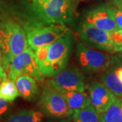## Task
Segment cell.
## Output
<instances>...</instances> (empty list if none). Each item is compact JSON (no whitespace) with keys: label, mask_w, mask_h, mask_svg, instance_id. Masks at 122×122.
Wrapping results in <instances>:
<instances>
[{"label":"cell","mask_w":122,"mask_h":122,"mask_svg":"<svg viewBox=\"0 0 122 122\" xmlns=\"http://www.w3.org/2000/svg\"><path fill=\"white\" fill-rule=\"evenodd\" d=\"M29 47L26 32L14 20L0 15V49L3 55V67L7 71L10 62Z\"/></svg>","instance_id":"6da1fadb"},{"label":"cell","mask_w":122,"mask_h":122,"mask_svg":"<svg viewBox=\"0 0 122 122\" xmlns=\"http://www.w3.org/2000/svg\"><path fill=\"white\" fill-rule=\"evenodd\" d=\"M73 48V39L66 34L50 45L48 56L39 66L45 77H52L68 64Z\"/></svg>","instance_id":"7a4b0ae2"},{"label":"cell","mask_w":122,"mask_h":122,"mask_svg":"<svg viewBox=\"0 0 122 122\" xmlns=\"http://www.w3.org/2000/svg\"><path fill=\"white\" fill-rule=\"evenodd\" d=\"M75 2V0H48L32 10L44 23L65 25L73 20Z\"/></svg>","instance_id":"3957f363"},{"label":"cell","mask_w":122,"mask_h":122,"mask_svg":"<svg viewBox=\"0 0 122 122\" xmlns=\"http://www.w3.org/2000/svg\"><path fill=\"white\" fill-rule=\"evenodd\" d=\"M37 106L44 115L54 119L68 118L73 110L68 106L63 95L48 84L39 96Z\"/></svg>","instance_id":"277c9868"},{"label":"cell","mask_w":122,"mask_h":122,"mask_svg":"<svg viewBox=\"0 0 122 122\" xmlns=\"http://www.w3.org/2000/svg\"><path fill=\"white\" fill-rule=\"evenodd\" d=\"M29 46L33 50L46 45H51L61 37L69 34V29L61 24L48 25H25Z\"/></svg>","instance_id":"5b68a950"},{"label":"cell","mask_w":122,"mask_h":122,"mask_svg":"<svg viewBox=\"0 0 122 122\" xmlns=\"http://www.w3.org/2000/svg\"><path fill=\"white\" fill-rule=\"evenodd\" d=\"M7 71L9 78L14 81L22 75L31 76L37 81H42L45 78L37 60L35 50L29 46L14 58Z\"/></svg>","instance_id":"8992f818"},{"label":"cell","mask_w":122,"mask_h":122,"mask_svg":"<svg viewBox=\"0 0 122 122\" xmlns=\"http://www.w3.org/2000/svg\"><path fill=\"white\" fill-rule=\"evenodd\" d=\"M76 58L81 68L87 73H102L111 62L109 54L92 49L83 43L77 46Z\"/></svg>","instance_id":"52a82bcc"},{"label":"cell","mask_w":122,"mask_h":122,"mask_svg":"<svg viewBox=\"0 0 122 122\" xmlns=\"http://www.w3.org/2000/svg\"><path fill=\"white\" fill-rule=\"evenodd\" d=\"M48 84L58 92H84L86 90L85 76L75 66L64 69L48 81Z\"/></svg>","instance_id":"ba28073f"},{"label":"cell","mask_w":122,"mask_h":122,"mask_svg":"<svg viewBox=\"0 0 122 122\" xmlns=\"http://www.w3.org/2000/svg\"><path fill=\"white\" fill-rule=\"evenodd\" d=\"M78 33L83 42L92 48L113 52L117 46L111 38V33L83 22L78 29Z\"/></svg>","instance_id":"9c48e42d"},{"label":"cell","mask_w":122,"mask_h":122,"mask_svg":"<svg viewBox=\"0 0 122 122\" xmlns=\"http://www.w3.org/2000/svg\"><path fill=\"white\" fill-rule=\"evenodd\" d=\"M85 22L110 33L119 29L115 22L113 8L109 5H101L87 12Z\"/></svg>","instance_id":"30bf717a"},{"label":"cell","mask_w":122,"mask_h":122,"mask_svg":"<svg viewBox=\"0 0 122 122\" xmlns=\"http://www.w3.org/2000/svg\"><path fill=\"white\" fill-rule=\"evenodd\" d=\"M91 105L98 113H103L109 109L116 100L115 96L102 83L94 81L87 87Z\"/></svg>","instance_id":"8fae6325"},{"label":"cell","mask_w":122,"mask_h":122,"mask_svg":"<svg viewBox=\"0 0 122 122\" xmlns=\"http://www.w3.org/2000/svg\"><path fill=\"white\" fill-rule=\"evenodd\" d=\"M18 94L23 99L32 101L39 96V88L35 79L27 75L18 76L15 80Z\"/></svg>","instance_id":"7c38bea8"},{"label":"cell","mask_w":122,"mask_h":122,"mask_svg":"<svg viewBox=\"0 0 122 122\" xmlns=\"http://www.w3.org/2000/svg\"><path fill=\"white\" fill-rule=\"evenodd\" d=\"M102 83L115 96L122 98V81L116 74V69L110 67L100 75Z\"/></svg>","instance_id":"4fadbf2b"},{"label":"cell","mask_w":122,"mask_h":122,"mask_svg":"<svg viewBox=\"0 0 122 122\" xmlns=\"http://www.w3.org/2000/svg\"><path fill=\"white\" fill-rule=\"evenodd\" d=\"M60 92L64 96L68 106L73 111L83 109L91 105L90 96L84 92L62 91Z\"/></svg>","instance_id":"5bb4252c"},{"label":"cell","mask_w":122,"mask_h":122,"mask_svg":"<svg viewBox=\"0 0 122 122\" xmlns=\"http://www.w3.org/2000/svg\"><path fill=\"white\" fill-rule=\"evenodd\" d=\"M44 115L35 109H22L11 113L5 122H42Z\"/></svg>","instance_id":"9a60e30c"},{"label":"cell","mask_w":122,"mask_h":122,"mask_svg":"<svg viewBox=\"0 0 122 122\" xmlns=\"http://www.w3.org/2000/svg\"><path fill=\"white\" fill-rule=\"evenodd\" d=\"M100 122H122V98L117 97L106 111L99 113Z\"/></svg>","instance_id":"2e32d148"},{"label":"cell","mask_w":122,"mask_h":122,"mask_svg":"<svg viewBox=\"0 0 122 122\" xmlns=\"http://www.w3.org/2000/svg\"><path fill=\"white\" fill-rule=\"evenodd\" d=\"M71 119L73 122H100L99 113L92 105L83 109L74 110Z\"/></svg>","instance_id":"e0dca14e"},{"label":"cell","mask_w":122,"mask_h":122,"mask_svg":"<svg viewBox=\"0 0 122 122\" xmlns=\"http://www.w3.org/2000/svg\"><path fill=\"white\" fill-rule=\"evenodd\" d=\"M18 96L19 94L15 81L6 77L0 84V97L12 102Z\"/></svg>","instance_id":"ac0fdd59"},{"label":"cell","mask_w":122,"mask_h":122,"mask_svg":"<svg viewBox=\"0 0 122 122\" xmlns=\"http://www.w3.org/2000/svg\"><path fill=\"white\" fill-rule=\"evenodd\" d=\"M12 109V102H9L0 97V121L6 119Z\"/></svg>","instance_id":"d6986e66"},{"label":"cell","mask_w":122,"mask_h":122,"mask_svg":"<svg viewBox=\"0 0 122 122\" xmlns=\"http://www.w3.org/2000/svg\"><path fill=\"white\" fill-rule=\"evenodd\" d=\"M50 47V45H46V46H44L37 48L35 50V56H36L37 60L39 65L46 61V58L48 56Z\"/></svg>","instance_id":"ffe728a7"},{"label":"cell","mask_w":122,"mask_h":122,"mask_svg":"<svg viewBox=\"0 0 122 122\" xmlns=\"http://www.w3.org/2000/svg\"><path fill=\"white\" fill-rule=\"evenodd\" d=\"M113 8L116 24L119 29H122V10L116 7L115 5L113 6Z\"/></svg>","instance_id":"44dd1931"},{"label":"cell","mask_w":122,"mask_h":122,"mask_svg":"<svg viewBox=\"0 0 122 122\" xmlns=\"http://www.w3.org/2000/svg\"><path fill=\"white\" fill-rule=\"evenodd\" d=\"M111 38L117 47L122 46V29H118L113 32L111 33Z\"/></svg>","instance_id":"7402d4cb"},{"label":"cell","mask_w":122,"mask_h":122,"mask_svg":"<svg viewBox=\"0 0 122 122\" xmlns=\"http://www.w3.org/2000/svg\"><path fill=\"white\" fill-rule=\"evenodd\" d=\"M48 0H28L31 9L35 8L39 6L40 5L43 4L44 3H45Z\"/></svg>","instance_id":"603a6c76"},{"label":"cell","mask_w":122,"mask_h":122,"mask_svg":"<svg viewBox=\"0 0 122 122\" xmlns=\"http://www.w3.org/2000/svg\"><path fill=\"white\" fill-rule=\"evenodd\" d=\"M6 77H7V74L5 71L4 68L3 67V66L0 65V84L3 81V79L5 78Z\"/></svg>","instance_id":"cb8c5ba5"},{"label":"cell","mask_w":122,"mask_h":122,"mask_svg":"<svg viewBox=\"0 0 122 122\" xmlns=\"http://www.w3.org/2000/svg\"><path fill=\"white\" fill-rule=\"evenodd\" d=\"M116 74L117 75L119 79L121 80V81H122V66L116 69Z\"/></svg>","instance_id":"d4e9b609"},{"label":"cell","mask_w":122,"mask_h":122,"mask_svg":"<svg viewBox=\"0 0 122 122\" xmlns=\"http://www.w3.org/2000/svg\"><path fill=\"white\" fill-rule=\"evenodd\" d=\"M113 2L116 7L122 10V0H113Z\"/></svg>","instance_id":"484cf974"},{"label":"cell","mask_w":122,"mask_h":122,"mask_svg":"<svg viewBox=\"0 0 122 122\" xmlns=\"http://www.w3.org/2000/svg\"><path fill=\"white\" fill-rule=\"evenodd\" d=\"M113 53H122V46L116 47L115 48Z\"/></svg>","instance_id":"4316f807"},{"label":"cell","mask_w":122,"mask_h":122,"mask_svg":"<svg viewBox=\"0 0 122 122\" xmlns=\"http://www.w3.org/2000/svg\"><path fill=\"white\" fill-rule=\"evenodd\" d=\"M56 122H72V119L71 120V119H69L64 118V119H59V120Z\"/></svg>","instance_id":"83f0119b"},{"label":"cell","mask_w":122,"mask_h":122,"mask_svg":"<svg viewBox=\"0 0 122 122\" xmlns=\"http://www.w3.org/2000/svg\"><path fill=\"white\" fill-rule=\"evenodd\" d=\"M0 65L3 66V55L1 51V49H0Z\"/></svg>","instance_id":"f1b7e54d"},{"label":"cell","mask_w":122,"mask_h":122,"mask_svg":"<svg viewBox=\"0 0 122 122\" xmlns=\"http://www.w3.org/2000/svg\"><path fill=\"white\" fill-rule=\"evenodd\" d=\"M75 1H77V0H75Z\"/></svg>","instance_id":"f546056e"}]
</instances>
